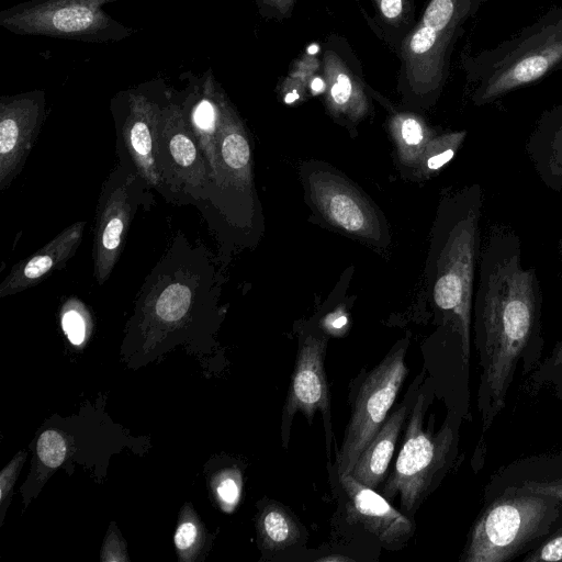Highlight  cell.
<instances>
[{
  "mask_svg": "<svg viewBox=\"0 0 562 562\" xmlns=\"http://www.w3.org/2000/svg\"><path fill=\"white\" fill-rule=\"evenodd\" d=\"M218 135L220 179L216 188H245L250 181V146L245 131L228 104L221 100Z\"/></svg>",
  "mask_w": 562,
  "mask_h": 562,
  "instance_id": "ac0fdd59",
  "label": "cell"
},
{
  "mask_svg": "<svg viewBox=\"0 0 562 562\" xmlns=\"http://www.w3.org/2000/svg\"><path fill=\"white\" fill-rule=\"evenodd\" d=\"M526 386L533 393L541 389H551L553 394L562 400V336L549 356L531 372Z\"/></svg>",
  "mask_w": 562,
  "mask_h": 562,
  "instance_id": "7402d4cb",
  "label": "cell"
},
{
  "mask_svg": "<svg viewBox=\"0 0 562 562\" xmlns=\"http://www.w3.org/2000/svg\"><path fill=\"white\" fill-rule=\"evenodd\" d=\"M347 316L342 312H335L327 316L325 324L329 329L338 330L346 326Z\"/></svg>",
  "mask_w": 562,
  "mask_h": 562,
  "instance_id": "836d02e7",
  "label": "cell"
},
{
  "mask_svg": "<svg viewBox=\"0 0 562 562\" xmlns=\"http://www.w3.org/2000/svg\"><path fill=\"white\" fill-rule=\"evenodd\" d=\"M161 110L144 99H135L122 126L123 148L133 171L146 184L160 188L162 177L156 162V140Z\"/></svg>",
  "mask_w": 562,
  "mask_h": 562,
  "instance_id": "9a60e30c",
  "label": "cell"
},
{
  "mask_svg": "<svg viewBox=\"0 0 562 562\" xmlns=\"http://www.w3.org/2000/svg\"><path fill=\"white\" fill-rule=\"evenodd\" d=\"M44 103L35 93L2 100L0 105V189L21 171L43 121Z\"/></svg>",
  "mask_w": 562,
  "mask_h": 562,
  "instance_id": "7c38bea8",
  "label": "cell"
},
{
  "mask_svg": "<svg viewBox=\"0 0 562 562\" xmlns=\"http://www.w3.org/2000/svg\"><path fill=\"white\" fill-rule=\"evenodd\" d=\"M526 155L540 181L562 191V103L542 112L525 143Z\"/></svg>",
  "mask_w": 562,
  "mask_h": 562,
  "instance_id": "e0dca14e",
  "label": "cell"
},
{
  "mask_svg": "<svg viewBox=\"0 0 562 562\" xmlns=\"http://www.w3.org/2000/svg\"><path fill=\"white\" fill-rule=\"evenodd\" d=\"M67 445L64 437L56 430L44 431L37 441L40 460L49 469L60 465L66 457Z\"/></svg>",
  "mask_w": 562,
  "mask_h": 562,
  "instance_id": "cb8c5ba5",
  "label": "cell"
},
{
  "mask_svg": "<svg viewBox=\"0 0 562 562\" xmlns=\"http://www.w3.org/2000/svg\"><path fill=\"white\" fill-rule=\"evenodd\" d=\"M323 61L330 109L352 117L363 115L367 110L366 95L344 60L333 50H327Z\"/></svg>",
  "mask_w": 562,
  "mask_h": 562,
  "instance_id": "ffe728a7",
  "label": "cell"
},
{
  "mask_svg": "<svg viewBox=\"0 0 562 562\" xmlns=\"http://www.w3.org/2000/svg\"><path fill=\"white\" fill-rule=\"evenodd\" d=\"M562 561V528L555 530L540 546L530 550L522 562H559Z\"/></svg>",
  "mask_w": 562,
  "mask_h": 562,
  "instance_id": "4316f807",
  "label": "cell"
},
{
  "mask_svg": "<svg viewBox=\"0 0 562 562\" xmlns=\"http://www.w3.org/2000/svg\"><path fill=\"white\" fill-rule=\"evenodd\" d=\"M471 329L480 358L477 406L483 431L506 405L518 364L531 373L541 361L543 296L537 271L521 262L519 235L491 227L481 249Z\"/></svg>",
  "mask_w": 562,
  "mask_h": 562,
  "instance_id": "6da1fadb",
  "label": "cell"
},
{
  "mask_svg": "<svg viewBox=\"0 0 562 562\" xmlns=\"http://www.w3.org/2000/svg\"><path fill=\"white\" fill-rule=\"evenodd\" d=\"M339 481L347 497L349 520L362 526L384 546L392 547L409 539L414 530L412 521L384 496L350 473L339 474Z\"/></svg>",
  "mask_w": 562,
  "mask_h": 562,
  "instance_id": "5bb4252c",
  "label": "cell"
},
{
  "mask_svg": "<svg viewBox=\"0 0 562 562\" xmlns=\"http://www.w3.org/2000/svg\"><path fill=\"white\" fill-rule=\"evenodd\" d=\"M317 561H351L350 558L344 557V555H328L321 559H317Z\"/></svg>",
  "mask_w": 562,
  "mask_h": 562,
  "instance_id": "d590c367",
  "label": "cell"
},
{
  "mask_svg": "<svg viewBox=\"0 0 562 562\" xmlns=\"http://www.w3.org/2000/svg\"><path fill=\"white\" fill-rule=\"evenodd\" d=\"M191 297L192 293L189 286L179 282L169 285L157 301V316L164 322L179 321L186 315Z\"/></svg>",
  "mask_w": 562,
  "mask_h": 562,
  "instance_id": "603a6c76",
  "label": "cell"
},
{
  "mask_svg": "<svg viewBox=\"0 0 562 562\" xmlns=\"http://www.w3.org/2000/svg\"><path fill=\"white\" fill-rule=\"evenodd\" d=\"M393 126L406 146L415 147L426 139V126L415 115L397 114L393 120Z\"/></svg>",
  "mask_w": 562,
  "mask_h": 562,
  "instance_id": "484cf974",
  "label": "cell"
},
{
  "mask_svg": "<svg viewBox=\"0 0 562 562\" xmlns=\"http://www.w3.org/2000/svg\"><path fill=\"white\" fill-rule=\"evenodd\" d=\"M198 539V528L192 521H183L175 533V544L180 551L192 548Z\"/></svg>",
  "mask_w": 562,
  "mask_h": 562,
  "instance_id": "1f68e13d",
  "label": "cell"
},
{
  "mask_svg": "<svg viewBox=\"0 0 562 562\" xmlns=\"http://www.w3.org/2000/svg\"><path fill=\"white\" fill-rule=\"evenodd\" d=\"M85 222H77L60 232L29 258L15 265L0 284V295H11L36 285L59 269L79 246Z\"/></svg>",
  "mask_w": 562,
  "mask_h": 562,
  "instance_id": "2e32d148",
  "label": "cell"
},
{
  "mask_svg": "<svg viewBox=\"0 0 562 562\" xmlns=\"http://www.w3.org/2000/svg\"><path fill=\"white\" fill-rule=\"evenodd\" d=\"M483 206L480 183L464 186L441 199L427 266L432 302L457 334L465 366L470 357L475 271L482 249Z\"/></svg>",
  "mask_w": 562,
  "mask_h": 562,
  "instance_id": "7a4b0ae2",
  "label": "cell"
},
{
  "mask_svg": "<svg viewBox=\"0 0 562 562\" xmlns=\"http://www.w3.org/2000/svg\"><path fill=\"white\" fill-rule=\"evenodd\" d=\"M263 2L280 14H286L291 10L294 0H263Z\"/></svg>",
  "mask_w": 562,
  "mask_h": 562,
  "instance_id": "e575fe53",
  "label": "cell"
},
{
  "mask_svg": "<svg viewBox=\"0 0 562 562\" xmlns=\"http://www.w3.org/2000/svg\"><path fill=\"white\" fill-rule=\"evenodd\" d=\"M518 492L537 493L558 498L562 502V479L528 480L513 485Z\"/></svg>",
  "mask_w": 562,
  "mask_h": 562,
  "instance_id": "83f0119b",
  "label": "cell"
},
{
  "mask_svg": "<svg viewBox=\"0 0 562 562\" xmlns=\"http://www.w3.org/2000/svg\"><path fill=\"white\" fill-rule=\"evenodd\" d=\"M26 458V453L19 452L0 473V504L2 505L12 491L19 471Z\"/></svg>",
  "mask_w": 562,
  "mask_h": 562,
  "instance_id": "f1b7e54d",
  "label": "cell"
},
{
  "mask_svg": "<svg viewBox=\"0 0 562 562\" xmlns=\"http://www.w3.org/2000/svg\"><path fill=\"white\" fill-rule=\"evenodd\" d=\"M217 495L221 502L232 508L236 505L240 495V484L235 475H225L217 485Z\"/></svg>",
  "mask_w": 562,
  "mask_h": 562,
  "instance_id": "4dcf8cb0",
  "label": "cell"
},
{
  "mask_svg": "<svg viewBox=\"0 0 562 562\" xmlns=\"http://www.w3.org/2000/svg\"><path fill=\"white\" fill-rule=\"evenodd\" d=\"M258 529L261 544L272 552L293 546L301 538L296 519L278 504L265 508L259 518Z\"/></svg>",
  "mask_w": 562,
  "mask_h": 562,
  "instance_id": "44dd1931",
  "label": "cell"
},
{
  "mask_svg": "<svg viewBox=\"0 0 562 562\" xmlns=\"http://www.w3.org/2000/svg\"><path fill=\"white\" fill-rule=\"evenodd\" d=\"M407 415L404 403L386 417L350 472L356 480L372 488L383 481Z\"/></svg>",
  "mask_w": 562,
  "mask_h": 562,
  "instance_id": "d6986e66",
  "label": "cell"
},
{
  "mask_svg": "<svg viewBox=\"0 0 562 562\" xmlns=\"http://www.w3.org/2000/svg\"><path fill=\"white\" fill-rule=\"evenodd\" d=\"M63 329L72 345H81L87 335V317L83 307L78 302L65 306L61 315Z\"/></svg>",
  "mask_w": 562,
  "mask_h": 562,
  "instance_id": "d4e9b609",
  "label": "cell"
},
{
  "mask_svg": "<svg viewBox=\"0 0 562 562\" xmlns=\"http://www.w3.org/2000/svg\"><path fill=\"white\" fill-rule=\"evenodd\" d=\"M104 1L45 0L20 10L10 18V25L27 33L77 37L98 35L109 23H115L100 10L99 4Z\"/></svg>",
  "mask_w": 562,
  "mask_h": 562,
  "instance_id": "8fae6325",
  "label": "cell"
},
{
  "mask_svg": "<svg viewBox=\"0 0 562 562\" xmlns=\"http://www.w3.org/2000/svg\"><path fill=\"white\" fill-rule=\"evenodd\" d=\"M561 506L552 496L505 488L475 520L460 560L505 562L529 552L551 532Z\"/></svg>",
  "mask_w": 562,
  "mask_h": 562,
  "instance_id": "277c9868",
  "label": "cell"
},
{
  "mask_svg": "<svg viewBox=\"0 0 562 562\" xmlns=\"http://www.w3.org/2000/svg\"><path fill=\"white\" fill-rule=\"evenodd\" d=\"M558 251H559L560 260L562 263V238H560L558 241Z\"/></svg>",
  "mask_w": 562,
  "mask_h": 562,
  "instance_id": "8d00e7d4",
  "label": "cell"
},
{
  "mask_svg": "<svg viewBox=\"0 0 562 562\" xmlns=\"http://www.w3.org/2000/svg\"><path fill=\"white\" fill-rule=\"evenodd\" d=\"M381 16L390 24H397L407 11V0H373Z\"/></svg>",
  "mask_w": 562,
  "mask_h": 562,
  "instance_id": "f546056e",
  "label": "cell"
},
{
  "mask_svg": "<svg viewBox=\"0 0 562 562\" xmlns=\"http://www.w3.org/2000/svg\"><path fill=\"white\" fill-rule=\"evenodd\" d=\"M405 352V347H397L362 381L337 456L338 474L351 472L357 459L386 419L408 373Z\"/></svg>",
  "mask_w": 562,
  "mask_h": 562,
  "instance_id": "52a82bcc",
  "label": "cell"
},
{
  "mask_svg": "<svg viewBox=\"0 0 562 562\" xmlns=\"http://www.w3.org/2000/svg\"><path fill=\"white\" fill-rule=\"evenodd\" d=\"M308 188L313 204L329 224L364 240L381 241V218L370 201L345 179L319 170L308 176Z\"/></svg>",
  "mask_w": 562,
  "mask_h": 562,
  "instance_id": "9c48e42d",
  "label": "cell"
},
{
  "mask_svg": "<svg viewBox=\"0 0 562 562\" xmlns=\"http://www.w3.org/2000/svg\"><path fill=\"white\" fill-rule=\"evenodd\" d=\"M562 66V8H552L473 61V102L485 105Z\"/></svg>",
  "mask_w": 562,
  "mask_h": 562,
  "instance_id": "3957f363",
  "label": "cell"
},
{
  "mask_svg": "<svg viewBox=\"0 0 562 562\" xmlns=\"http://www.w3.org/2000/svg\"><path fill=\"white\" fill-rule=\"evenodd\" d=\"M425 406V396L420 394L411 412L394 471L383 487L384 497L398 496L406 513H414L426 497L435 477L447 465L456 442V430L450 423L436 435L424 430Z\"/></svg>",
  "mask_w": 562,
  "mask_h": 562,
  "instance_id": "5b68a950",
  "label": "cell"
},
{
  "mask_svg": "<svg viewBox=\"0 0 562 562\" xmlns=\"http://www.w3.org/2000/svg\"><path fill=\"white\" fill-rule=\"evenodd\" d=\"M326 339L308 336L296 358L295 368L282 414V434L289 431L297 411L312 420L316 411L329 412V393L326 381L324 358Z\"/></svg>",
  "mask_w": 562,
  "mask_h": 562,
  "instance_id": "4fadbf2b",
  "label": "cell"
},
{
  "mask_svg": "<svg viewBox=\"0 0 562 562\" xmlns=\"http://www.w3.org/2000/svg\"><path fill=\"white\" fill-rule=\"evenodd\" d=\"M103 561H123L126 560L124 550L121 543L117 542L116 538H111L104 546L102 553Z\"/></svg>",
  "mask_w": 562,
  "mask_h": 562,
  "instance_id": "d6a6232c",
  "label": "cell"
},
{
  "mask_svg": "<svg viewBox=\"0 0 562 562\" xmlns=\"http://www.w3.org/2000/svg\"><path fill=\"white\" fill-rule=\"evenodd\" d=\"M136 177L133 172L121 181L110 179L102 192L93 243L94 278L99 284L109 279L121 255L135 209L132 189Z\"/></svg>",
  "mask_w": 562,
  "mask_h": 562,
  "instance_id": "30bf717a",
  "label": "cell"
},
{
  "mask_svg": "<svg viewBox=\"0 0 562 562\" xmlns=\"http://www.w3.org/2000/svg\"><path fill=\"white\" fill-rule=\"evenodd\" d=\"M156 162L164 183L193 198H205L210 189H213L205 158L179 106L171 105L161 110Z\"/></svg>",
  "mask_w": 562,
  "mask_h": 562,
  "instance_id": "ba28073f",
  "label": "cell"
},
{
  "mask_svg": "<svg viewBox=\"0 0 562 562\" xmlns=\"http://www.w3.org/2000/svg\"><path fill=\"white\" fill-rule=\"evenodd\" d=\"M470 8L471 0H431L426 7L402 47L407 82L414 92L424 95L441 86L449 46Z\"/></svg>",
  "mask_w": 562,
  "mask_h": 562,
  "instance_id": "8992f818",
  "label": "cell"
}]
</instances>
